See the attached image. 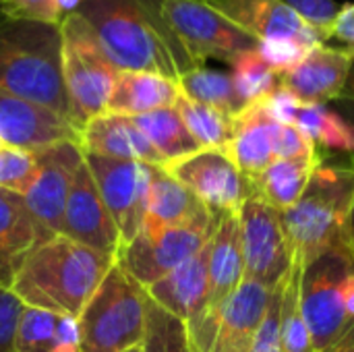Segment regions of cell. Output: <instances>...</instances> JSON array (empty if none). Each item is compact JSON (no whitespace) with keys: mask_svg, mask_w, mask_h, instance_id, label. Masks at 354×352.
<instances>
[{"mask_svg":"<svg viewBox=\"0 0 354 352\" xmlns=\"http://www.w3.org/2000/svg\"><path fill=\"white\" fill-rule=\"evenodd\" d=\"M118 71L158 73L178 81L199 68L174 41L149 0H87L77 10Z\"/></svg>","mask_w":354,"mask_h":352,"instance_id":"obj_1","label":"cell"},{"mask_svg":"<svg viewBox=\"0 0 354 352\" xmlns=\"http://www.w3.org/2000/svg\"><path fill=\"white\" fill-rule=\"evenodd\" d=\"M114 263L116 257L58 234L27 257L12 290L27 307L79 317Z\"/></svg>","mask_w":354,"mask_h":352,"instance_id":"obj_2","label":"cell"},{"mask_svg":"<svg viewBox=\"0 0 354 352\" xmlns=\"http://www.w3.org/2000/svg\"><path fill=\"white\" fill-rule=\"evenodd\" d=\"M0 91L46 106L71 120L58 25L12 21L0 15Z\"/></svg>","mask_w":354,"mask_h":352,"instance_id":"obj_3","label":"cell"},{"mask_svg":"<svg viewBox=\"0 0 354 352\" xmlns=\"http://www.w3.org/2000/svg\"><path fill=\"white\" fill-rule=\"evenodd\" d=\"M354 199L353 164L315 166L301 199L282 212V224L292 253L305 266L328 251L348 249V216ZM353 255V253H351Z\"/></svg>","mask_w":354,"mask_h":352,"instance_id":"obj_4","label":"cell"},{"mask_svg":"<svg viewBox=\"0 0 354 352\" xmlns=\"http://www.w3.org/2000/svg\"><path fill=\"white\" fill-rule=\"evenodd\" d=\"M147 293L116 261L77 317L81 352H127L143 346Z\"/></svg>","mask_w":354,"mask_h":352,"instance_id":"obj_5","label":"cell"},{"mask_svg":"<svg viewBox=\"0 0 354 352\" xmlns=\"http://www.w3.org/2000/svg\"><path fill=\"white\" fill-rule=\"evenodd\" d=\"M58 29L62 81L68 98L71 122L81 131L87 120L106 114L118 68L108 60L95 31L79 12L66 15Z\"/></svg>","mask_w":354,"mask_h":352,"instance_id":"obj_6","label":"cell"},{"mask_svg":"<svg viewBox=\"0 0 354 352\" xmlns=\"http://www.w3.org/2000/svg\"><path fill=\"white\" fill-rule=\"evenodd\" d=\"M149 4L195 66H203L209 58L230 64L236 54L259 46L253 35L203 0H149Z\"/></svg>","mask_w":354,"mask_h":352,"instance_id":"obj_7","label":"cell"},{"mask_svg":"<svg viewBox=\"0 0 354 352\" xmlns=\"http://www.w3.org/2000/svg\"><path fill=\"white\" fill-rule=\"evenodd\" d=\"M353 270L354 257L346 249L328 251L305 266L301 309L313 352H332L351 330L342 301V282Z\"/></svg>","mask_w":354,"mask_h":352,"instance_id":"obj_8","label":"cell"},{"mask_svg":"<svg viewBox=\"0 0 354 352\" xmlns=\"http://www.w3.org/2000/svg\"><path fill=\"white\" fill-rule=\"evenodd\" d=\"M164 168L180 180L218 218L241 216L245 201L255 195L247 178L224 149H201Z\"/></svg>","mask_w":354,"mask_h":352,"instance_id":"obj_9","label":"cell"},{"mask_svg":"<svg viewBox=\"0 0 354 352\" xmlns=\"http://www.w3.org/2000/svg\"><path fill=\"white\" fill-rule=\"evenodd\" d=\"M85 164L118 228L122 247H127L141 232L145 222L153 164L93 154H85Z\"/></svg>","mask_w":354,"mask_h":352,"instance_id":"obj_10","label":"cell"},{"mask_svg":"<svg viewBox=\"0 0 354 352\" xmlns=\"http://www.w3.org/2000/svg\"><path fill=\"white\" fill-rule=\"evenodd\" d=\"M241 239L245 278L276 288L286 278L295 257L282 214L261 197L251 195L241 210Z\"/></svg>","mask_w":354,"mask_h":352,"instance_id":"obj_11","label":"cell"},{"mask_svg":"<svg viewBox=\"0 0 354 352\" xmlns=\"http://www.w3.org/2000/svg\"><path fill=\"white\" fill-rule=\"evenodd\" d=\"M214 230L216 228L199 226L141 230L127 247L120 249L116 261L133 280L147 288L197 255L212 241Z\"/></svg>","mask_w":354,"mask_h":352,"instance_id":"obj_12","label":"cell"},{"mask_svg":"<svg viewBox=\"0 0 354 352\" xmlns=\"http://www.w3.org/2000/svg\"><path fill=\"white\" fill-rule=\"evenodd\" d=\"M37 178L23 195V201L44 237L52 239L62 234L64 207L73 189V180L85 162V154L77 141H60L37 149Z\"/></svg>","mask_w":354,"mask_h":352,"instance_id":"obj_13","label":"cell"},{"mask_svg":"<svg viewBox=\"0 0 354 352\" xmlns=\"http://www.w3.org/2000/svg\"><path fill=\"white\" fill-rule=\"evenodd\" d=\"M257 41L297 39L307 46L326 44L324 31L305 21L282 0H203Z\"/></svg>","mask_w":354,"mask_h":352,"instance_id":"obj_14","label":"cell"},{"mask_svg":"<svg viewBox=\"0 0 354 352\" xmlns=\"http://www.w3.org/2000/svg\"><path fill=\"white\" fill-rule=\"evenodd\" d=\"M62 234L110 257H118L122 247L118 228L85 162L73 180L62 218Z\"/></svg>","mask_w":354,"mask_h":352,"instance_id":"obj_15","label":"cell"},{"mask_svg":"<svg viewBox=\"0 0 354 352\" xmlns=\"http://www.w3.org/2000/svg\"><path fill=\"white\" fill-rule=\"evenodd\" d=\"M60 141H77L79 129L62 114L0 91V143L21 149H44Z\"/></svg>","mask_w":354,"mask_h":352,"instance_id":"obj_16","label":"cell"},{"mask_svg":"<svg viewBox=\"0 0 354 352\" xmlns=\"http://www.w3.org/2000/svg\"><path fill=\"white\" fill-rule=\"evenodd\" d=\"M353 60L344 48L319 44L295 68L280 75V85L303 104L336 102L344 91Z\"/></svg>","mask_w":354,"mask_h":352,"instance_id":"obj_17","label":"cell"},{"mask_svg":"<svg viewBox=\"0 0 354 352\" xmlns=\"http://www.w3.org/2000/svg\"><path fill=\"white\" fill-rule=\"evenodd\" d=\"M218 216H214L193 191L176 180L164 166H151V185L147 199V214L141 230H162L176 226L216 228Z\"/></svg>","mask_w":354,"mask_h":352,"instance_id":"obj_18","label":"cell"},{"mask_svg":"<svg viewBox=\"0 0 354 352\" xmlns=\"http://www.w3.org/2000/svg\"><path fill=\"white\" fill-rule=\"evenodd\" d=\"M79 145L83 154L114 160H133L153 166L166 164L131 116L106 112L87 120L79 131Z\"/></svg>","mask_w":354,"mask_h":352,"instance_id":"obj_19","label":"cell"},{"mask_svg":"<svg viewBox=\"0 0 354 352\" xmlns=\"http://www.w3.org/2000/svg\"><path fill=\"white\" fill-rule=\"evenodd\" d=\"M145 293L158 307L185 324L195 319L203 311L209 293V243L197 255L147 286Z\"/></svg>","mask_w":354,"mask_h":352,"instance_id":"obj_20","label":"cell"},{"mask_svg":"<svg viewBox=\"0 0 354 352\" xmlns=\"http://www.w3.org/2000/svg\"><path fill=\"white\" fill-rule=\"evenodd\" d=\"M46 241L23 195L0 189V286L12 288L27 257Z\"/></svg>","mask_w":354,"mask_h":352,"instance_id":"obj_21","label":"cell"},{"mask_svg":"<svg viewBox=\"0 0 354 352\" xmlns=\"http://www.w3.org/2000/svg\"><path fill=\"white\" fill-rule=\"evenodd\" d=\"M274 288L245 278L226 301L212 352H249L268 313Z\"/></svg>","mask_w":354,"mask_h":352,"instance_id":"obj_22","label":"cell"},{"mask_svg":"<svg viewBox=\"0 0 354 352\" xmlns=\"http://www.w3.org/2000/svg\"><path fill=\"white\" fill-rule=\"evenodd\" d=\"M278 127L263 102L249 104L234 116V135L224 151L247 178H257L276 160Z\"/></svg>","mask_w":354,"mask_h":352,"instance_id":"obj_23","label":"cell"},{"mask_svg":"<svg viewBox=\"0 0 354 352\" xmlns=\"http://www.w3.org/2000/svg\"><path fill=\"white\" fill-rule=\"evenodd\" d=\"M178 95V83L170 77L143 71H118L106 112L120 116H139L174 106Z\"/></svg>","mask_w":354,"mask_h":352,"instance_id":"obj_24","label":"cell"},{"mask_svg":"<svg viewBox=\"0 0 354 352\" xmlns=\"http://www.w3.org/2000/svg\"><path fill=\"white\" fill-rule=\"evenodd\" d=\"M319 162L322 160H274L257 178L251 180L253 191L282 214L301 199Z\"/></svg>","mask_w":354,"mask_h":352,"instance_id":"obj_25","label":"cell"},{"mask_svg":"<svg viewBox=\"0 0 354 352\" xmlns=\"http://www.w3.org/2000/svg\"><path fill=\"white\" fill-rule=\"evenodd\" d=\"M131 118L141 129V133L147 137V141L156 147V151L164 158L166 164L183 160V158L193 156L203 149L195 141V137L189 133L185 120L180 118L178 110L174 106L160 108V110L131 116Z\"/></svg>","mask_w":354,"mask_h":352,"instance_id":"obj_26","label":"cell"},{"mask_svg":"<svg viewBox=\"0 0 354 352\" xmlns=\"http://www.w3.org/2000/svg\"><path fill=\"white\" fill-rule=\"evenodd\" d=\"M176 83L185 98L205 104V106H212L230 116H236L245 108L243 100L236 93L234 81L228 73L199 66V68H193V71L180 75Z\"/></svg>","mask_w":354,"mask_h":352,"instance_id":"obj_27","label":"cell"},{"mask_svg":"<svg viewBox=\"0 0 354 352\" xmlns=\"http://www.w3.org/2000/svg\"><path fill=\"white\" fill-rule=\"evenodd\" d=\"M295 127L301 129L315 145L332 151L354 154V127L326 104H303Z\"/></svg>","mask_w":354,"mask_h":352,"instance_id":"obj_28","label":"cell"},{"mask_svg":"<svg viewBox=\"0 0 354 352\" xmlns=\"http://www.w3.org/2000/svg\"><path fill=\"white\" fill-rule=\"evenodd\" d=\"M174 108L185 120L189 133L203 149H226L234 135V116L212 106L193 102L183 93L178 95Z\"/></svg>","mask_w":354,"mask_h":352,"instance_id":"obj_29","label":"cell"},{"mask_svg":"<svg viewBox=\"0 0 354 352\" xmlns=\"http://www.w3.org/2000/svg\"><path fill=\"white\" fill-rule=\"evenodd\" d=\"M305 274V261L295 255L292 266L284 278V290H282V307H280V319H282V351L284 352H313L311 336L303 317L301 309V282Z\"/></svg>","mask_w":354,"mask_h":352,"instance_id":"obj_30","label":"cell"},{"mask_svg":"<svg viewBox=\"0 0 354 352\" xmlns=\"http://www.w3.org/2000/svg\"><path fill=\"white\" fill-rule=\"evenodd\" d=\"M232 81L245 106L268 100L280 87V75L274 73L261 58L259 50H245L230 62Z\"/></svg>","mask_w":354,"mask_h":352,"instance_id":"obj_31","label":"cell"},{"mask_svg":"<svg viewBox=\"0 0 354 352\" xmlns=\"http://www.w3.org/2000/svg\"><path fill=\"white\" fill-rule=\"evenodd\" d=\"M141 349L143 352H195L187 324L158 307L151 299L147 301L145 338Z\"/></svg>","mask_w":354,"mask_h":352,"instance_id":"obj_32","label":"cell"},{"mask_svg":"<svg viewBox=\"0 0 354 352\" xmlns=\"http://www.w3.org/2000/svg\"><path fill=\"white\" fill-rule=\"evenodd\" d=\"M58 326V313L27 307L23 309L15 352H50L56 336Z\"/></svg>","mask_w":354,"mask_h":352,"instance_id":"obj_33","label":"cell"},{"mask_svg":"<svg viewBox=\"0 0 354 352\" xmlns=\"http://www.w3.org/2000/svg\"><path fill=\"white\" fill-rule=\"evenodd\" d=\"M39 172L37 151L0 145V189L25 195Z\"/></svg>","mask_w":354,"mask_h":352,"instance_id":"obj_34","label":"cell"},{"mask_svg":"<svg viewBox=\"0 0 354 352\" xmlns=\"http://www.w3.org/2000/svg\"><path fill=\"white\" fill-rule=\"evenodd\" d=\"M257 50H259L263 62L274 73L284 75L286 71L295 68L311 52V46L297 41V39H272V41H259Z\"/></svg>","mask_w":354,"mask_h":352,"instance_id":"obj_35","label":"cell"},{"mask_svg":"<svg viewBox=\"0 0 354 352\" xmlns=\"http://www.w3.org/2000/svg\"><path fill=\"white\" fill-rule=\"evenodd\" d=\"M282 290H284V280L274 288L268 313L255 334V340L249 352H284L282 351V319H280Z\"/></svg>","mask_w":354,"mask_h":352,"instance_id":"obj_36","label":"cell"},{"mask_svg":"<svg viewBox=\"0 0 354 352\" xmlns=\"http://www.w3.org/2000/svg\"><path fill=\"white\" fill-rule=\"evenodd\" d=\"M0 15L12 21H33L60 25L56 0H0Z\"/></svg>","mask_w":354,"mask_h":352,"instance_id":"obj_37","label":"cell"},{"mask_svg":"<svg viewBox=\"0 0 354 352\" xmlns=\"http://www.w3.org/2000/svg\"><path fill=\"white\" fill-rule=\"evenodd\" d=\"M276 160H322L317 145L295 124H280L276 135Z\"/></svg>","mask_w":354,"mask_h":352,"instance_id":"obj_38","label":"cell"},{"mask_svg":"<svg viewBox=\"0 0 354 352\" xmlns=\"http://www.w3.org/2000/svg\"><path fill=\"white\" fill-rule=\"evenodd\" d=\"M25 303L12 288L0 286V352H15Z\"/></svg>","mask_w":354,"mask_h":352,"instance_id":"obj_39","label":"cell"},{"mask_svg":"<svg viewBox=\"0 0 354 352\" xmlns=\"http://www.w3.org/2000/svg\"><path fill=\"white\" fill-rule=\"evenodd\" d=\"M282 2L288 4L295 12H299L313 27L324 31L326 37H328L330 25L334 23L338 10L342 8V4H338L334 0H282Z\"/></svg>","mask_w":354,"mask_h":352,"instance_id":"obj_40","label":"cell"},{"mask_svg":"<svg viewBox=\"0 0 354 352\" xmlns=\"http://www.w3.org/2000/svg\"><path fill=\"white\" fill-rule=\"evenodd\" d=\"M263 104H266L268 114L278 124H295L297 114H299V110L303 106V102L295 93H290L288 89H284L282 85L268 100H263Z\"/></svg>","mask_w":354,"mask_h":352,"instance_id":"obj_41","label":"cell"},{"mask_svg":"<svg viewBox=\"0 0 354 352\" xmlns=\"http://www.w3.org/2000/svg\"><path fill=\"white\" fill-rule=\"evenodd\" d=\"M328 39H338L342 48L354 56V4H342L328 29Z\"/></svg>","mask_w":354,"mask_h":352,"instance_id":"obj_42","label":"cell"},{"mask_svg":"<svg viewBox=\"0 0 354 352\" xmlns=\"http://www.w3.org/2000/svg\"><path fill=\"white\" fill-rule=\"evenodd\" d=\"M50 352H81L79 322L71 315H58L56 336Z\"/></svg>","mask_w":354,"mask_h":352,"instance_id":"obj_43","label":"cell"},{"mask_svg":"<svg viewBox=\"0 0 354 352\" xmlns=\"http://www.w3.org/2000/svg\"><path fill=\"white\" fill-rule=\"evenodd\" d=\"M342 301H344L348 328H354V270L342 282Z\"/></svg>","mask_w":354,"mask_h":352,"instance_id":"obj_44","label":"cell"},{"mask_svg":"<svg viewBox=\"0 0 354 352\" xmlns=\"http://www.w3.org/2000/svg\"><path fill=\"white\" fill-rule=\"evenodd\" d=\"M87 0H56V6H58V12H60V17L64 19L66 15H71V12H77L83 4H85Z\"/></svg>","mask_w":354,"mask_h":352,"instance_id":"obj_45","label":"cell"},{"mask_svg":"<svg viewBox=\"0 0 354 352\" xmlns=\"http://www.w3.org/2000/svg\"><path fill=\"white\" fill-rule=\"evenodd\" d=\"M336 106H338V112L351 122L354 127V100H344V98H338L336 100Z\"/></svg>","mask_w":354,"mask_h":352,"instance_id":"obj_46","label":"cell"},{"mask_svg":"<svg viewBox=\"0 0 354 352\" xmlns=\"http://www.w3.org/2000/svg\"><path fill=\"white\" fill-rule=\"evenodd\" d=\"M332 352H354V328L344 334V338L332 349Z\"/></svg>","mask_w":354,"mask_h":352,"instance_id":"obj_47","label":"cell"},{"mask_svg":"<svg viewBox=\"0 0 354 352\" xmlns=\"http://www.w3.org/2000/svg\"><path fill=\"white\" fill-rule=\"evenodd\" d=\"M340 98H344V100H354V60L353 66H351V73H348V79H346V85H344V91H342Z\"/></svg>","mask_w":354,"mask_h":352,"instance_id":"obj_48","label":"cell"},{"mask_svg":"<svg viewBox=\"0 0 354 352\" xmlns=\"http://www.w3.org/2000/svg\"><path fill=\"white\" fill-rule=\"evenodd\" d=\"M348 249L354 257V199L353 207H351V216H348Z\"/></svg>","mask_w":354,"mask_h":352,"instance_id":"obj_49","label":"cell"},{"mask_svg":"<svg viewBox=\"0 0 354 352\" xmlns=\"http://www.w3.org/2000/svg\"><path fill=\"white\" fill-rule=\"evenodd\" d=\"M127 352H141V346H137V349H131V351Z\"/></svg>","mask_w":354,"mask_h":352,"instance_id":"obj_50","label":"cell"},{"mask_svg":"<svg viewBox=\"0 0 354 352\" xmlns=\"http://www.w3.org/2000/svg\"><path fill=\"white\" fill-rule=\"evenodd\" d=\"M141 352H143V349H141Z\"/></svg>","mask_w":354,"mask_h":352,"instance_id":"obj_51","label":"cell"},{"mask_svg":"<svg viewBox=\"0 0 354 352\" xmlns=\"http://www.w3.org/2000/svg\"><path fill=\"white\" fill-rule=\"evenodd\" d=\"M0 145H2V143H0Z\"/></svg>","mask_w":354,"mask_h":352,"instance_id":"obj_52","label":"cell"}]
</instances>
